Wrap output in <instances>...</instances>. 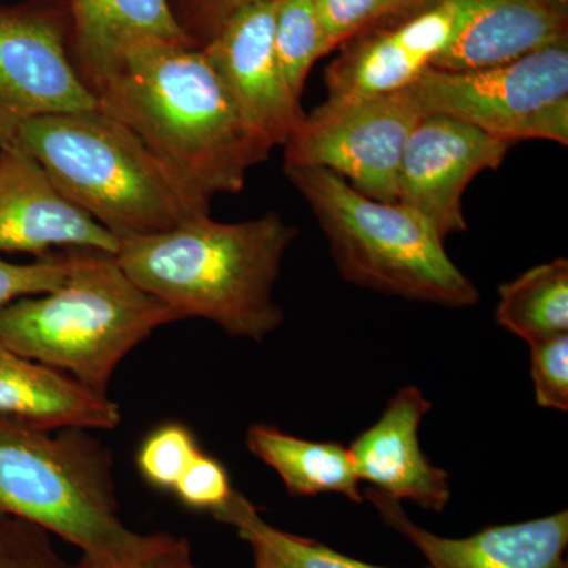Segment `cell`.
<instances>
[{"mask_svg": "<svg viewBox=\"0 0 568 568\" xmlns=\"http://www.w3.org/2000/svg\"><path fill=\"white\" fill-rule=\"evenodd\" d=\"M0 515L55 534L99 567L133 562L155 534L123 525L110 452L88 429H50L0 417Z\"/></svg>", "mask_w": 568, "mask_h": 568, "instance_id": "277c9868", "label": "cell"}, {"mask_svg": "<svg viewBox=\"0 0 568 568\" xmlns=\"http://www.w3.org/2000/svg\"><path fill=\"white\" fill-rule=\"evenodd\" d=\"M213 518L234 526L239 536L248 544L263 545L287 568H388L362 562L315 540L274 528L264 521L257 508L239 491H233L230 500L213 514Z\"/></svg>", "mask_w": 568, "mask_h": 568, "instance_id": "44dd1931", "label": "cell"}, {"mask_svg": "<svg viewBox=\"0 0 568 568\" xmlns=\"http://www.w3.org/2000/svg\"><path fill=\"white\" fill-rule=\"evenodd\" d=\"M514 142L440 114H425L403 153L396 203L413 209L443 241L467 227L463 197L484 171H495Z\"/></svg>", "mask_w": 568, "mask_h": 568, "instance_id": "7c38bea8", "label": "cell"}, {"mask_svg": "<svg viewBox=\"0 0 568 568\" xmlns=\"http://www.w3.org/2000/svg\"><path fill=\"white\" fill-rule=\"evenodd\" d=\"M77 568H201L194 562L192 547L185 538L171 534L159 532L155 544L148 552L134 559L133 562L119 567H99L81 559Z\"/></svg>", "mask_w": 568, "mask_h": 568, "instance_id": "f546056e", "label": "cell"}, {"mask_svg": "<svg viewBox=\"0 0 568 568\" xmlns=\"http://www.w3.org/2000/svg\"><path fill=\"white\" fill-rule=\"evenodd\" d=\"M95 108L58 22L41 11L0 7V144L31 119Z\"/></svg>", "mask_w": 568, "mask_h": 568, "instance_id": "8fae6325", "label": "cell"}, {"mask_svg": "<svg viewBox=\"0 0 568 568\" xmlns=\"http://www.w3.org/2000/svg\"><path fill=\"white\" fill-rule=\"evenodd\" d=\"M364 497L387 526L425 556L429 568H568L567 510L515 525L491 526L465 538H448L410 521L399 500L383 491L368 488Z\"/></svg>", "mask_w": 568, "mask_h": 568, "instance_id": "5bb4252c", "label": "cell"}, {"mask_svg": "<svg viewBox=\"0 0 568 568\" xmlns=\"http://www.w3.org/2000/svg\"><path fill=\"white\" fill-rule=\"evenodd\" d=\"M0 149H2V144H0Z\"/></svg>", "mask_w": 568, "mask_h": 568, "instance_id": "d6a6232c", "label": "cell"}, {"mask_svg": "<svg viewBox=\"0 0 568 568\" xmlns=\"http://www.w3.org/2000/svg\"><path fill=\"white\" fill-rule=\"evenodd\" d=\"M424 115L406 88L355 102H324L284 144V164L325 168L365 196L396 203L403 153Z\"/></svg>", "mask_w": 568, "mask_h": 568, "instance_id": "ba28073f", "label": "cell"}, {"mask_svg": "<svg viewBox=\"0 0 568 568\" xmlns=\"http://www.w3.org/2000/svg\"><path fill=\"white\" fill-rule=\"evenodd\" d=\"M77 69L88 88L138 39L194 44L170 0H70Z\"/></svg>", "mask_w": 568, "mask_h": 568, "instance_id": "ac0fdd59", "label": "cell"}, {"mask_svg": "<svg viewBox=\"0 0 568 568\" xmlns=\"http://www.w3.org/2000/svg\"><path fill=\"white\" fill-rule=\"evenodd\" d=\"M276 6L278 0L250 3L201 47L242 121L271 151L286 144L306 118L276 55Z\"/></svg>", "mask_w": 568, "mask_h": 568, "instance_id": "30bf717a", "label": "cell"}, {"mask_svg": "<svg viewBox=\"0 0 568 568\" xmlns=\"http://www.w3.org/2000/svg\"><path fill=\"white\" fill-rule=\"evenodd\" d=\"M407 92L424 114H440L518 142L568 144V43L489 69H426Z\"/></svg>", "mask_w": 568, "mask_h": 568, "instance_id": "52a82bcc", "label": "cell"}, {"mask_svg": "<svg viewBox=\"0 0 568 568\" xmlns=\"http://www.w3.org/2000/svg\"><path fill=\"white\" fill-rule=\"evenodd\" d=\"M65 282L0 308V343L106 395L115 368L164 324L179 321L125 274L115 254L70 250Z\"/></svg>", "mask_w": 568, "mask_h": 568, "instance_id": "3957f363", "label": "cell"}, {"mask_svg": "<svg viewBox=\"0 0 568 568\" xmlns=\"http://www.w3.org/2000/svg\"><path fill=\"white\" fill-rule=\"evenodd\" d=\"M69 271V253L47 254L32 264L7 263L0 257V308L18 298L58 290Z\"/></svg>", "mask_w": 568, "mask_h": 568, "instance_id": "4316f807", "label": "cell"}, {"mask_svg": "<svg viewBox=\"0 0 568 568\" xmlns=\"http://www.w3.org/2000/svg\"><path fill=\"white\" fill-rule=\"evenodd\" d=\"M119 239L70 203L33 156L17 148L0 149V252L52 248L97 250L115 254Z\"/></svg>", "mask_w": 568, "mask_h": 568, "instance_id": "4fadbf2b", "label": "cell"}, {"mask_svg": "<svg viewBox=\"0 0 568 568\" xmlns=\"http://www.w3.org/2000/svg\"><path fill=\"white\" fill-rule=\"evenodd\" d=\"M284 174L315 213L346 282L450 308L477 304L476 284L413 209L372 200L325 168L284 164Z\"/></svg>", "mask_w": 568, "mask_h": 568, "instance_id": "8992f818", "label": "cell"}, {"mask_svg": "<svg viewBox=\"0 0 568 568\" xmlns=\"http://www.w3.org/2000/svg\"><path fill=\"white\" fill-rule=\"evenodd\" d=\"M253 548L254 568H287L274 552L268 551L260 544H250Z\"/></svg>", "mask_w": 568, "mask_h": 568, "instance_id": "4dcf8cb0", "label": "cell"}, {"mask_svg": "<svg viewBox=\"0 0 568 568\" xmlns=\"http://www.w3.org/2000/svg\"><path fill=\"white\" fill-rule=\"evenodd\" d=\"M537 2L548 7L549 10L556 11V13L568 17V0H537Z\"/></svg>", "mask_w": 568, "mask_h": 568, "instance_id": "1f68e13d", "label": "cell"}, {"mask_svg": "<svg viewBox=\"0 0 568 568\" xmlns=\"http://www.w3.org/2000/svg\"><path fill=\"white\" fill-rule=\"evenodd\" d=\"M0 417L41 429H112L121 409L110 396L13 353L0 343Z\"/></svg>", "mask_w": 568, "mask_h": 568, "instance_id": "e0dca14e", "label": "cell"}, {"mask_svg": "<svg viewBox=\"0 0 568 568\" xmlns=\"http://www.w3.org/2000/svg\"><path fill=\"white\" fill-rule=\"evenodd\" d=\"M275 50L291 89L301 97L310 71L325 54L317 0H278Z\"/></svg>", "mask_w": 568, "mask_h": 568, "instance_id": "7402d4cb", "label": "cell"}, {"mask_svg": "<svg viewBox=\"0 0 568 568\" xmlns=\"http://www.w3.org/2000/svg\"><path fill=\"white\" fill-rule=\"evenodd\" d=\"M0 568H77L59 555L47 530L0 515Z\"/></svg>", "mask_w": 568, "mask_h": 568, "instance_id": "d4e9b609", "label": "cell"}, {"mask_svg": "<svg viewBox=\"0 0 568 568\" xmlns=\"http://www.w3.org/2000/svg\"><path fill=\"white\" fill-rule=\"evenodd\" d=\"M233 491L230 476L222 463L203 452L186 467L173 489L183 506L192 510L211 511L212 515L230 500Z\"/></svg>", "mask_w": 568, "mask_h": 568, "instance_id": "83f0119b", "label": "cell"}, {"mask_svg": "<svg viewBox=\"0 0 568 568\" xmlns=\"http://www.w3.org/2000/svg\"><path fill=\"white\" fill-rule=\"evenodd\" d=\"M530 346L536 402L545 409L568 410V334Z\"/></svg>", "mask_w": 568, "mask_h": 568, "instance_id": "484cf974", "label": "cell"}, {"mask_svg": "<svg viewBox=\"0 0 568 568\" xmlns=\"http://www.w3.org/2000/svg\"><path fill=\"white\" fill-rule=\"evenodd\" d=\"M92 92L100 110L152 153L193 213L241 192L250 170L271 153L196 44L134 40Z\"/></svg>", "mask_w": 568, "mask_h": 568, "instance_id": "6da1fadb", "label": "cell"}, {"mask_svg": "<svg viewBox=\"0 0 568 568\" xmlns=\"http://www.w3.org/2000/svg\"><path fill=\"white\" fill-rule=\"evenodd\" d=\"M257 0H183L186 20L194 29V43L204 47L239 10Z\"/></svg>", "mask_w": 568, "mask_h": 568, "instance_id": "f1b7e54d", "label": "cell"}, {"mask_svg": "<svg viewBox=\"0 0 568 568\" xmlns=\"http://www.w3.org/2000/svg\"><path fill=\"white\" fill-rule=\"evenodd\" d=\"M192 429L182 424H164L145 437L138 452L140 474L151 487L171 491L200 454Z\"/></svg>", "mask_w": 568, "mask_h": 568, "instance_id": "603a6c76", "label": "cell"}, {"mask_svg": "<svg viewBox=\"0 0 568 568\" xmlns=\"http://www.w3.org/2000/svg\"><path fill=\"white\" fill-rule=\"evenodd\" d=\"M432 2L435 0H317L325 54L377 22Z\"/></svg>", "mask_w": 568, "mask_h": 568, "instance_id": "cb8c5ba5", "label": "cell"}, {"mask_svg": "<svg viewBox=\"0 0 568 568\" xmlns=\"http://www.w3.org/2000/svg\"><path fill=\"white\" fill-rule=\"evenodd\" d=\"M295 235L276 212L237 223L201 213L163 233L122 241L115 257L179 320L201 317L226 334L263 342L284 320L274 287Z\"/></svg>", "mask_w": 568, "mask_h": 568, "instance_id": "7a4b0ae2", "label": "cell"}, {"mask_svg": "<svg viewBox=\"0 0 568 568\" xmlns=\"http://www.w3.org/2000/svg\"><path fill=\"white\" fill-rule=\"evenodd\" d=\"M432 409L420 388H402L379 420L355 437L347 450L358 480L392 499L443 511L450 503V477L429 463L418 440V428Z\"/></svg>", "mask_w": 568, "mask_h": 568, "instance_id": "9a60e30c", "label": "cell"}, {"mask_svg": "<svg viewBox=\"0 0 568 568\" xmlns=\"http://www.w3.org/2000/svg\"><path fill=\"white\" fill-rule=\"evenodd\" d=\"M246 447L282 477L290 495L338 493L353 503H364L349 450L342 444L306 440L260 424L246 433Z\"/></svg>", "mask_w": 568, "mask_h": 568, "instance_id": "d6986e66", "label": "cell"}, {"mask_svg": "<svg viewBox=\"0 0 568 568\" xmlns=\"http://www.w3.org/2000/svg\"><path fill=\"white\" fill-rule=\"evenodd\" d=\"M473 0H435L396 14L345 41L325 70V103H347L402 91L447 50Z\"/></svg>", "mask_w": 568, "mask_h": 568, "instance_id": "9c48e42d", "label": "cell"}, {"mask_svg": "<svg viewBox=\"0 0 568 568\" xmlns=\"http://www.w3.org/2000/svg\"><path fill=\"white\" fill-rule=\"evenodd\" d=\"M567 20L537 0H473L465 24L432 69H489L568 43Z\"/></svg>", "mask_w": 568, "mask_h": 568, "instance_id": "2e32d148", "label": "cell"}, {"mask_svg": "<svg viewBox=\"0 0 568 568\" xmlns=\"http://www.w3.org/2000/svg\"><path fill=\"white\" fill-rule=\"evenodd\" d=\"M496 323L528 342L568 334V261L536 265L497 290Z\"/></svg>", "mask_w": 568, "mask_h": 568, "instance_id": "ffe728a7", "label": "cell"}, {"mask_svg": "<svg viewBox=\"0 0 568 568\" xmlns=\"http://www.w3.org/2000/svg\"><path fill=\"white\" fill-rule=\"evenodd\" d=\"M6 145L33 156L59 192L119 242L201 215L142 142L100 108L31 119Z\"/></svg>", "mask_w": 568, "mask_h": 568, "instance_id": "5b68a950", "label": "cell"}]
</instances>
